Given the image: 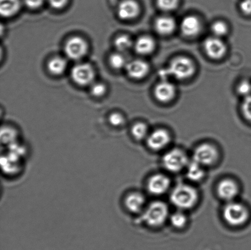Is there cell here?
Instances as JSON below:
<instances>
[{"label": "cell", "instance_id": "obj_1", "mask_svg": "<svg viewBox=\"0 0 251 250\" xmlns=\"http://www.w3.org/2000/svg\"><path fill=\"white\" fill-rule=\"evenodd\" d=\"M170 200L172 204L179 210L191 209L198 203L199 193L193 186L180 183L172 190Z\"/></svg>", "mask_w": 251, "mask_h": 250}, {"label": "cell", "instance_id": "obj_2", "mask_svg": "<svg viewBox=\"0 0 251 250\" xmlns=\"http://www.w3.org/2000/svg\"><path fill=\"white\" fill-rule=\"evenodd\" d=\"M169 209L166 203L154 201L147 205L142 213V221L151 227H159L169 219Z\"/></svg>", "mask_w": 251, "mask_h": 250}, {"label": "cell", "instance_id": "obj_3", "mask_svg": "<svg viewBox=\"0 0 251 250\" xmlns=\"http://www.w3.org/2000/svg\"><path fill=\"white\" fill-rule=\"evenodd\" d=\"M196 71L195 65L190 59L179 56L171 61L169 68L162 70L160 74L162 77H172L178 80H186L194 75Z\"/></svg>", "mask_w": 251, "mask_h": 250}, {"label": "cell", "instance_id": "obj_4", "mask_svg": "<svg viewBox=\"0 0 251 250\" xmlns=\"http://www.w3.org/2000/svg\"><path fill=\"white\" fill-rule=\"evenodd\" d=\"M223 216L226 223L232 227H241L250 218L248 208L242 203L232 201L227 203L223 210Z\"/></svg>", "mask_w": 251, "mask_h": 250}, {"label": "cell", "instance_id": "obj_5", "mask_svg": "<svg viewBox=\"0 0 251 250\" xmlns=\"http://www.w3.org/2000/svg\"><path fill=\"white\" fill-rule=\"evenodd\" d=\"M189 159L185 152L179 148L167 151L162 158L164 167L169 172L176 173L184 170L189 163Z\"/></svg>", "mask_w": 251, "mask_h": 250}, {"label": "cell", "instance_id": "obj_6", "mask_svg": "<svg viewBox=\"0 0 251 250\" xmlns=\"http://www.w3.org/2000/svg\"><path fill=\"white\" fill-rule=\"evenodd\" d=\"M219 157L220 153L216 146L210 143H202L194 149L193 160L205 168L217 162Z\"/></svg>", "mask_w": 251, "mask_h": 250}, {"label": "cell", "instance_id": "obj_7", "mask_svg": "<svg viewBox=\"0 0 251 250\" xmlns=\"http://www.w3.org/2000/svg\"><path fill=\"white\" fill-rule=\"evenodd\" d=\"M171 141V134L164 129H157L150 132L146 139L147 146L154 151L163 150L169 146Z\"/></svg>", "mask_w": 251, "mask_h": 250}, {"label": "cell", "instance_id": "obj_8", "mask_svg": "<svg viewBox=\"0 0 251 250\" xmlns=\"http://www.w3.org/2000/svg\"><path fill=\"white\" fill-rule=\"evenodd\" d=\"M171 181L164 174L157 173L151 176L147 183L148 192L154 196H161L168 192L171 188Z\"/></svg>", "mask_w": 251, "mask_h": 250}, {"label": "cell", "instance_id": "obj_9", "mask_svg": "<svg viewBox=\"0 0 251 250\" xmlns=\"http://www.w3.org/2000/svg\"><path fill=\"white\" fill-rule=\"evenodd\" d=\"M71 75L74 82L80 86L91 84L95 78L94 70L87 63H80L74 66Z\"/></svg>", "mask_w": 251, "mask_h": 250}, {"label": "cell", "instance_id": "obj_10", "mask_svg": "<svg viewBox=\"0 0 251 250\" xmlns=\"http://www.w3.org/2000/svg\"><path fill=\"white\" fill-rule=\"evenodd\" d=\"M87 51V43L84 39L80 37H73L69 39L65 44L66 55L71 60H80L86 55Z\"/></svg>", "mask_w": 251, "mask_h": 250}, {"label": "cell", "instance_id": "obj_11", "mask_svg": "<svg viewBox=\"0 0 251 250\" xmlns=\"http://www.w3.org/2000/svg\"><path fill=\"white\" fill-rule=\"evenodd\" d=\"M124 207L127 212L133 214H142L146 207V198L142 193L132 191L125 195Z\"/></svg>", "mask_w": 251, "mask_h": 250}, {"label": "cell", "instance_id": "obj_12", "mask_svg": "<svg viewBox=\"0 0 251 250\" xmlns=\"http://www.w3.org/2000/svg\"><path fill=\"white\" fill-rule=\"evenodd\" d=\"M239 186L232 179H224L218 183V195L221 199L226 201L227 203L234 201L239 194Z\"/></svg>", "mask_w": 251, "mask_h": 250}, {"label": "cell", "instance_id": "obj_13", "mask_svg": "<svg viewBox=\"0 0 251 250\" xmlns=\"http://www.w3.org/2000/svg\"><path fill=\"white\" fill-rule=\"evenodd\" d=\"M206 55L214 60H219L225 55L227 48L225 43L218 37H210L204 42Z\"/></svg>", "mask_w": 251, "mask_h": 250}, {"label": "cell", "instance_id": "obj_14", "mask_svg": "<svg viewBox=\"0 0 251 250\" xmlns=\"http://www.w3.org/2000/svg\"><path fill=\"white\" fill-rule=\"evenodd\" d=\"M140 7L134 0H124L118 7V16L124 21L134 19L139 15Z\"/></svg>", "mask_w": 251, "mask_h": 250}, {"label": "cell", "instance_id": "obj_15", "mask_svg": "<svg viewBox=\"0 0 251 250\" xmlns=\"http://www.w3.org/2000/svg\"><path fill=\"white\" fill-rule=\"evenodd\" d=\"M125 68L127 75L134 79H142L148 74L150 70L149 64L140 60L130 61L127 63Z\"/></svg>", "mask_w": 251, "mask_h": 250}, {"label": "cell", "instance_id": "obj_16", "mask_svg": "<svg viewBox=\"0 0 251 250\" xmlns=\"http://www.w3.org/2000/svg\"><path fill=\"white\" fill-rule=\"evenodd\" d=\"M176 94V88L172 83L163 81L157 85L154 89L156 99L161 102H168L174 99Z\"/></svg>", "mask_w": 251, "mask_h": 250}, {"label": "cell", "instance_id": "obj_17", "mask_svg": "<svg viewBox=\"0 0 251 250\" xmlns=\"http://www.w3.org/2000/svg\"><path fill=\"white\" fill-rule=\"evenodd\" d=\"M180 27L181 31L184 36L194 37L198 35L200 33L201 24L198 17L188 16L182 20Z\"/></svg>", "mask_w": 251, "mask_h": 250}, {"label": "cell", "instance_id": "obj_18", "mask_svg": "<svg viewBox=\"0 0 251 250\" xmlns=\"http://www.w3.org/2000/svg\"><path fill=\"white\" fill-rule=\"evenodd\" d=\"M155 29L161 35L167 36L172 34L176 28L174 19L169 16H161L156 20L154 23Z\"/></svg>", "mask_w": 251, "mask_h": 250}, {"label": "cell", "instance_id": "obj_19", "mask_svg": "<svg viewBox=\"0 0 251 250\" xmlns=\"http://www.w3.org/2000/svg\"><path fill=\"white\" fill-rule=\"evenodd\" d=\"M187 178L191 182H201L205 176V167L196 161H189L186 168Z\"/></svg>", "mask_w": 251, "mask_h": 250}, {"label": "cell", "instance_id": "obj_20", "mask_svg": "<svg viewBox=\"0 0 251 250\" xmlns=\"http://www.w3.org/2000/svg\"><path fill=\"white\" fill-rule=\"evenodd\" d=\"M134 48L135 51L139 55H149L154 50V41L149 36L140 37L134 44Z\"/></svg>", "mask_w": 251, "mask_h": 250}, {"label": "cell", "instance_id": "obj_21", "mask_svg": "<svg viewBox=\"0 0 251 250\" xmlns=\"http://www.w3.org/2000/svg\"><path fill=\"white\" fill-rule=\"evenodd\" d=\"M21 8L20 0H0V13L3 17H11Z\"/></svg>", "mask_w": 251, "mask_h": 250}, {"label": "cell", "instance_id": "obj_22", "mask_svg": "<svg viewBox=\"0 0 251 250\" xmlns=\"http://www.w3.org/2000/svg\"><path fill=\"white\" fill-rule=\"evenodd\" d=\"M48 70L51 74L59 75L62 74L67 68V61L63 58L54 57L49 61L48 65Z\"/></svg>", "mask_w": 251, "mask_h": 250}, {"label": "cell", "instance_id": "obj_23", "mask_svg": "<svg viewBox=\"0 0 251 250\" xmlns=\"http://www.w3.org/2000/svg\"><path fill=\"white\" fill-rule=\"evenodd\" d=\"M130 133L133 138L136 141H140L146 140L150 132L146 124L142 122H138L132 126Z\"/></svg>", "mask_w": 251, "mask_h": 250}, {"label": "cell", "instance_id": "obj_24", "mask_svg": "<svg viewBox=\"0 0 251 250\" xmlns=\"http://www.w3.org/2000/svg\"><path fill=\"white\" fill-rule=\"evenodd\" d=\"M169 220L172 226L177 229L183 228L188 223V217L181 210L170 215Z\"/></svg>", "mask_w": 251, "mask_h": 250}, {"label": "cell", "instance_id": "obj_25", "mask_svg": "<svg viewBox=\"0 0 251 250\" xmlns=\"http://www.w3.org/2000/svg\"><path fill=\"white\" fill-rule=\"evenodd\" d=\"M17 131L12 127L5 126L1 129V141L2 143L11 145L17 143Z\"/></svg>", "mask_w": 251, "mask_h": 250}, {"label": "cell", "instance_id": "obj_26", "mask_svg": "<svg viewBox=\"0 0 251 250\" xmlns=\"http://www.w3.org/2000/svg\"><path fill=\"white\" fill-rule=\"evenodd\" d=\"M115 46L118 50L124 51L128 50L132 45V41L129 36L121 35L117 37L115 40Z\"/></svg>", "mask_w": 251, "mask_h": 250}, {"label": "cell", "instance_id": "obj_27", "mask_svg": "<svg viewBox=\"0 0 251 250\" xmlns=\"http://www.w3.org/2000/svg\"><path fill=\"white\" fill-rule=\"evenodd\" d=\"M109 63L110 66L115 69H120L126 67L127 65L125 56L119 53L112 54L110 56Z\"/></svg>", "mask_w": 251, "mask_h": 250}, {"label": "cell", "instance_id": "obj_28", "mask_svg": "<svg viewBox=\"0 0 251 250\" xmlns=\"http://www.w3.org/2000/svg\"><path fill=\"white\" fill-rule=\"evenodd\" d=\"M211 31H212L214 36L221 38V37L225 36L227 34L228 27L225 22L217 21L211 26Z\"/></svg>", "mask_w": 251, "mask_h": 250}, {"label": "cell", "instance_id": "obj_29", "mask_svg": "<svg viewBox=\"0 0 251 250\" xmlns=\"http://www.w3.org/2000/svg\"><path fill=\"white\" fill-rule=\"evenodd\" d=\"M179 0H157V6L162 11H174L178 6Z\"/></svg>", "mask_w": 251, "mask_h": 250}, {"label": "cell", "instance_id": "obj_30", "mask_svg": "<svg viewBox=\"0 0 251 250\" xmlns=\"http://www.w3.org/2000/svg\"><path fill=\"white\" fill-rule=\"evenodd\" d=\"M109 122L113 127L119 128V127L124 126L125 119L124 116L120 113L114 112L110 114Z\"/></svg>", "mask_w": 251, "mask_h": 250}, {"label": "cell", "instance_id": "obj_31", "mask_svg": "<svg viewBox=\"0 0 251 250\" xmlns=\"http://www.w3.org/2000/svg\"><path fill=\"white\" fill-rule=\"evenodd\" d=\"M242 112L245 118L251 122V95L245 97L242 104Z\"/></svg>", "mask_w": 251, "mask_h": 250}, {"label": "cell", "instance_id": "obj_32", "mask_svg": "<svg viewBox=\"0 0 251 250\" xmlns=\"http://www.w3.org/2000/svg\"><path fill=\"white\" fill-rule=\"evenodd\" d=\"M91 93L95 97L102 96L104 94L106 88L104 84L101 83H92V87H91Z\"/></svg>", "mask_w": 251, "mask_h": 250}, {"label": "cell", "instance_id": "obj_33", "mask_svg": "<svg viewBox=\"0 0 251 250\" xmlns=\"http://www.w3.org/2000/svg\"><path fill=\"white\" fill-rule=\"evenodd\" d=\"M237 90L240 95H243L245 97L249 96L251 93V83L247 80L243 81L238 86Z\"/></svg>", "mask_w": 251, "mask_h": 250}, {"label": "cell", "instance_id": "obj_34", "mask_svg": "<svg viewBox=\"0 0 251 250\" xmlns=\"http://www.w3.org/2000/svg\"><path fill=\"white\" fill-rule=\"evenodd\" d=\"M241 11L247 15H251V0H242L240 5Z\"/></svg>", "mask_w": 251, "mask_h": 250}, {"label": "cell", "instance_id": "obj_35", "mask_svg": "<svg viewBox=\"0 0 251 250\" xmlns=\"http://www.w3.org/2000/svg\"><path fill=\"white\" fill-rule=\"evenodd\" d=\"M44 0H25L26 6L32 9L40 7L44 3Z\"/></svg>", "mask_w": 251, "mask_h": 250}, {"label": "cell", "instance_id": "obj_36", "mask_svg": "<svg viewBox=\"0 0 251 250\" xmlns=\"http://www.w3.org/2000/svg\"><path fill=\"white\" fill-rule=\"evenodd\" d=\"M50 6L55 9H61L65 6L68 0H48Z\"/></svg>", "mask_w": 251, "mask_h": 250}]
</instances>
